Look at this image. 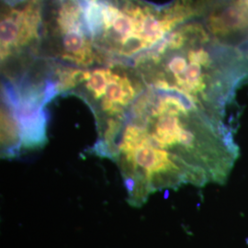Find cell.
Masks as SVG:
<instances>
[{
	"instance_id": "6da1fadb",
	"label": "cell",
	"mask_w": 248,
	"mask_h": 248,
	"mask_svg": "<svg viewBox=\"0 0 248 248\" xmlns=\"http://www.w3.org/2000/svg\"><path fill=\"white\" fill-rule=\"evenodd\" d=\"M91 152L117 160L142 182L168 187L223 185L240 155L224 119L178 92L152 87Z\"/></svg>"
},
{
	"instance_id": "7a4b0ae2",
	"label": "cell",
	"mask_w": 248,
	"mask_h": 248,
	"mask_svg": "<svg viewBox=\"0 0 248 248\" xmlns=\"http://www.w3.org/2000/svg\"><path fill=\"white\" fill-rule=\"evenodd\" d=\"M146 87L178 92L224 119L248 79V54L214 38L203 21H186L131 62Z\"/></svg>"
},
{
	"instance_id": "3957f363",
	"label": "cell",
	"mask_w": 248,
	"mask_h": 248,
	"mask_svg": "<svg viewBox=\"0 0 248 248\" xmlns=\"http://www.w3.org/2000/svg\"><path fill=\"white\" fill-rule=\"evenodd\" d=\"M94 45L108 62H131L182 24L171 5L142 0H82Z\"/></svg>"
},
{
	"instance_id": "277c9868",
	"label": "cell",
	"mask_w": 248,
	"mask_h": 248,
	"mask_svg": "<svg viewBox=\"0 0 248 248\" xmlns=\"http://www.w3.org/2000/svg\"><path fill=\"white\" fill-rule=\"evenodd\" d=\"M53 78L58 94L76 95L89 105L98 135L119 124L146 88L130 62L113 61L86 68L55 62Z\"/></svg>"
},
{
	"instance_id": "5b68a950",
	"label": "cell",
	"mask_w": 248,
	"mask_h": 248,
	"mask_svg": "<svg viewBox=\"0 0 248 248\" xmlns=\"http://www.w3.org/2000/svg\"><path fill=\"white\" fill-rule=\"evenodd\" d=\"M39 56L79 68L107 62L93 43L82 0H44Z\"/></svg>"
},
{
	"instance_id": "8992f818",
	"label": "cell",
	"mask_w": 248,
	"mask_h": 248,
	"mask_svg": "<svg viewBox=\"0 0 248 248\" xmlns=\"http://www.w3.org/2000/svg\"><path fill=\"white\" fill-rule=\"evenodd\" d=\"M44 0L20 7L4 4L1 13V62L4 74L22 71L40 58Z\"/></svg>"
},
{
	"instance_id": "52a82bcc",
	"label": "cell",
	"mask_w": 248,
	"mask_h": 248,
	"mask_svg": "<svg viewBox=\"0 0 248 248\" xmlns=\"http://www.w3.org/2000/svg\"><path fill=\"white\" fill-rule=\"evenodd\" d=\"M24 1H27V0H4V4L9 5V6H17L18 4L19 5V4L23 3Z\"/></svg>"
}]
</instances>
